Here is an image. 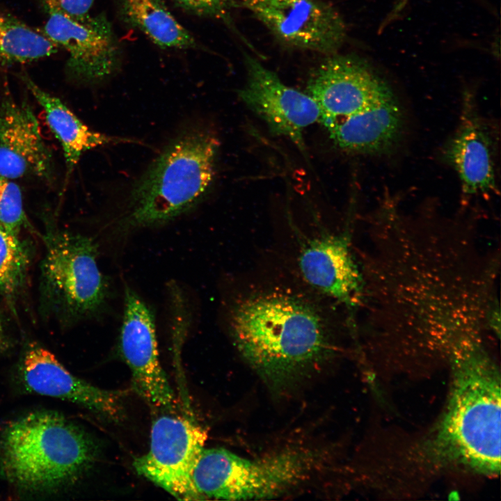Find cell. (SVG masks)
I'll use <instances>...</instances> for the list:
<instances>
[{"instance_id": "obj_25", "label": "cell", "mask_w": 501, "mask_h": 501, "mask_svg": "<svg viewBox=\"0 0 501 501\" xmlns=\"http://www.w3.org/2000/svg\"><path fill=\"white\" fill-rule=\"evenodd\" d=\"M1 322H0V334H1Z\"/></svg>"}, {"instance_id": "obj_17", "label": "cell", "mask_w": 501, "mask_h": 501, "mask_svg": "<svg viewBox=\"0 0 501 501\" xmlns=\"http://www.w3.org/2000/svg\"><path fill=\"white\" fill-rule=\"evenodd\" d=\"M340 150L354 154H379L400 138L403 114L396 97L368 107L325 126Z\"/></svg>"}, {"instance_id": "obj_11", "label": "cell", "mask_w": 501, "mask_h": 501, "mask_svg": "<svg viewBox=\"0 0 501 501\" xmlns=\"http://www.w3.org/2000/svg\"><path fill=\"white\" fill-rule=\"evenodd\" d=\"M119 349L138 396L155 410L174 413L176 399L160 363L154 315L129 287L125 289Z\"/></svg>"}, {"instance_id": "obj_6", "label": "cell", "mask_w": 501, "mask_h": 501, "mask_svg": "<svg viewBox=\"0 0 501 501\" xmlns=\"http://www.w3.org/2000/svg\"><path fill=\"white\" fill-rule=\"evenodd\" d=\"M94 239L69 232L50 234L41 264L46 297L71 319L87 317L106 305L108 283L97 264Z\"/></svg>"}, {"instance_id": "obj_4", "label": "cell", "mask_w": 501, "mask_h": 501, "mask_svg": "<svg viewBox=\"0 0 501 501\" xmlns=\"http://www.w3.org/2000/svg\"><path fill=\"white\" fill-rule=\"evenodd\" d=\"M96 447L88 434L60 414L29 413L0 436V467L6 479L30 491L72 484L93 463Z\"/></svg>"}, {"instance_id": "obj_23", "label": "cell", "mask_w": 501, "mask_h": 501, "mask_svg": "<svg viewBox=\"0 0 501 501\" xmlns=\"http://www.w3.org/2000/svg\"><path fill=\"white\" fill-rule=\"evenodd\" d=\"M182 10L203 17L219 20L233 29L232 13L239 6L237 0H172Z\"/></svg>"}, {"instance_id": "obj_16", "label": "cell", "mask_w": 501, "mask_h": 501, "mask_svg": "<svg viewBox=\"0 0 501 501\" xmlns=\"http://www.w3.org/2000/svg\"><path fill=\"white\" fill-rule=\"evenodd\" d=\"M491 139L473 100L467 97L457 129L443 149L465 195H487L497 189Z\"/></svg>"}, {"instance_id": "obj_18", "label": "cell", "mask_w": 501, "mask_h": 501, "mask_svg": "<svg viewBox=\"0 0 501 501\" xmlns=\"http://www.w3.org/2000/svg\"><path fill=\"white\" fill-rule=\"evenodd\" d=\"M22 78L42 108L47 122L62 147L67 173L73 171L81 156L90 150L109 144L133 142L129 138L91 129L59 98L41 88L27 76Z\"/></svg>"}, {"instance_id": "obj_19", "label": "cell", "mask_w": 501, "mask_h": 501, "mask_svg": "<svg viewBox=\"0 0 501 501\" xmlns=\"http://www.w3.org/2000/svg\"><path fill=\"white\" fill-rule=\"evenodd\" d=\"M119 18L163 49H196L193 36L182 26L162 0H115Z\"/></svg>"}, {"instance_id": "obj_5", "label": "cell", "mask_w": 501, "mask_h": 501, "mask_svg": "<svg viewBox=\"0 0 501 501\" xmlns=\"http://www.w3.org/2000/svg\"><path fill=\"white\" fill-rule=\"evenodd\" d=\"M322 462L319 451L308 448L248 459L224 448L204 447L193 481L203 500L269 499L310 479Z\"/></svg>"}, {"instance_id": "obj_9", "label": "cell", "mask_w": 501, "mask_h": 501, "mask_svg": "<svg viewBox=\"0 0 501 501\" xmlns=\"http://www.w3.org/2000/svg\"><path fill=\"white\" fill-rule=\"evenodd\" d=\"M307 88L324 126L395 97L367 62L337 52L326 56L310 77Z\"/></svg>"}, {"instance_id": "obj_21", "label": "cell", "mask_w": 501, "mask_h": 501, "mask_svg": "<svg viewBox=\"0 0 501 501\" xmlns=\"http://www.w3.org/2000/svg\"><path fill=\"white\" fill-rule=\"evenodd\" d=\"M28 264V255L15 234L0 225V292L12 296L20 288Z\"/></svg>"}, {"instance_id": "obj_10", "label": "cell", "mask_w": 501, "mask_h": 501, "mask_svg": "<svg viewBox=\"0 0 501 501\" xmlns=\"http://www.w3.org/2000/svg\"><path fill=\"white\" fill-rule=\"evenodd\" d=\"M47 14L42 33L67 51V78L78 84H95L117 72L121 50L105 15L75 19L58 13Z\"/></svg>"}, {"instance_id": "obj_3", "label": "cell", "mask_w": 501, "mask_h": 501, "mask_svg": "<svg viewBox=\"0 0 501 501\" xmlns=\"http://www.w3.org/2000/svg\"><path fill=\"white\" fill-rule=\"evenodd\" d=\"M450 399L434 440L440 456L486 475L500 468V376L483 354L456 353Z\"/></svg>"}, {"instance_id": "obj_22", "label": "cell", "mask_w": 501, "mask_h": 501, "mask_svg": "<svg viewBox=\"0 0 501 501\" xmlns=\"http://www.w3.org/2000/svg\"><path fill=\"white\" fill-rule=\"evenodd\" d=\"M26 221L20 188L13 180L0 175V225L18 235Z\"/></svg>"}, {"instance_id": "obj_15", "label": "cell", "mask_w": 501, "mask_h": 501, "mask_svg": "<svg viewBox=\"0 0 501 501\" xmlns=\"http://www.w3.org/2000/svg\"><path fill=\"white\" fill-rule=\"evenodd\" d=\"M51 173V154L32 109L26 103L4 100L0 106V175L49 179Z\"/></svg>"}, {"instance_id": "obj_8", "label": "cell", "mask_w": 501, "mask_h": 501, "mask_svg": "<svg viewBox=\"0 0 501 501\" xmlns=\"http://www.w3.org/2000/svg\"><path fill=\"white\" fill-rule=\"evenodd\" d=\"M280 42L322 54L337 53L347 35L335 8L323 0H237Z\"/></svg>"}, {"instance_id": "obj_20", "label": "cell", "mask_w": 501, "mask_h": 501, "mask_svg": "<svg viewBox=\"0 0 501 501\" xmlns=\"http://www.w3.org/2000/svg\"><path fill=\"white\" fill-rule=\"evenodd\" d=\"M57 49L42 32L0 6V65L31 63L51 56Z\"/></svg>"}, {"instance_id": "obj_1", "label": "cell", "mask_w": 501, "mask_h": 501, "mask_svg": "<svg viewBox=\"0 0 501 501\" xmlns=\"http://www.w3.org/2000/svg\"><path fill=\"white\" fill-rule=\"evenodd\" d=\"M240 355L273 390H284L327 361L334 347L328 313L311 293L268 284L241 292L228 312Z\"/></svg>"}, {"instance_id": "obj_2", "label": "cell", "mask_w": 501, "mask_h": 501, "mask_svg": "<svg viewBox=\"0 0 501 501\" xmlns=\"http://www.w3.org/2000/svg\"><path fill=\"white\" fill-rule=\"evenodd\" d=\"M219 145L206 128H189L175 137L134 184L120 228L162 225L194 208L214 182Z\"/></svg>"}, {"instance_id": "obj_13", "label": "cell", "mask_w": 501, "mask_h": 501, "mask_svg": "<svg viewBox=\"0 0 501 501\" xmlns=\"http://www.w3.org/2000/svg\"><path fill=\"white\" fill-rule=\"evenodd\" d=\"M296 232L294 260L302 284L317 295L352 305L359 296L360 278L348 239L326 229Z\"/></svg>"}, {"instance_id": "obj_14", "label": "cell", "mask_w": 501, "mask_h": 501, "mask_svg": "<svg viewBox=\"0 0 501 501\" xmlns=\"http://www.w3.org/2000/svg\"><path fill=\"white\" fill-rule=\"evenodd\" d=\"M22 367L25 385L34 393L71 401L111 420L122 418V393L77 377L44 348H30Z\"/></svg>"}, {"instance_id": "obj_12", "label": "cell", "mask_w": 501, "mask_h": 501, "mask_svg": "<svg viewBox=\"0 0 501 501\" xmlns=\"http://www.w3.org/2000/svg\"><path fill=\"white\" fill-rule=\"evenodd\" d=\"M244 58L246 79L238 90L239 98L273 134L289 138L305 155L303 132L319 122L318 105L308 93L285 84L256 57L245 53Z\"/></svg>"}, {"instance_id": "obj_7", "label": "cell", "mask_w": 501, "mask_h": 501, "mask_svg": "<svg viewBox=\"0 0 501 501\" xmlns=\"http://www.w3.org/2000/svg\"><path fill=\"white\" fill-rule=\"evenodd\" d=\"M206 431L188 416L164 412L151 426L148 451L134 459L136 472L180 500H202L193 472L207 440Z\"/></svg>"}, {"instance_id": "obj_24", "label": "cell", "mask_w": 501, "mask_h": 501, "mask_svg": "<svg viewBox=\"0 0 501 501\" xmlns=\"http://www.w3.org/2000/svg\"><path fill=\"white\" fill-rule=\"evenodd\" d=\"M45 10L83 19L90 15L95 0H40Z\"/></svg>"}]
</instances>
